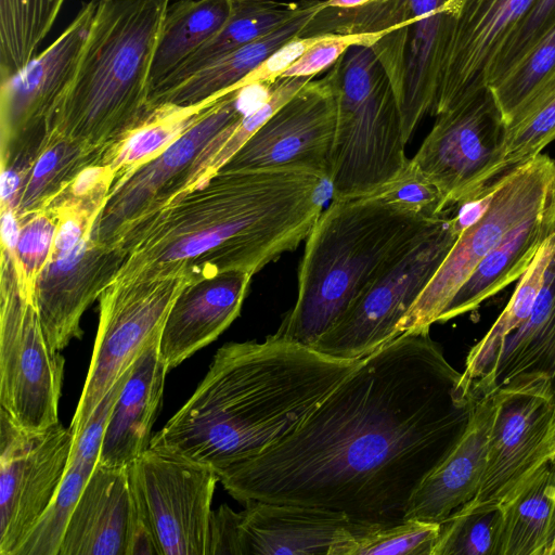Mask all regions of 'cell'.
Segmentation results:
<instances>
[{
    "label": "cell",
    "mask_w": 555,
    "mask_h": 555,
    "mask_svg": "<svg viewBox=\"0 0 555 555\" xmlns=\"http://www.w3.org/2000/svg\"><path fill=\"white\" fill-rule=\"evenodd\" d=\"M0 266V408L24 429H44L59 423L65 360L2 245Z\"/></svg>",
    "instance_id": "ba28073f"
},
{
    "label": "cell",
    "mask_w": 555,
    "mask_h": 555,
    "mask_svg": "<svg viewBox=\"0 0 555 555\" xmlns=\"http://www.w3.org/2000/svg\"><path fill=\"white\" fill-rule=\"evenodd\" d=\"M405 144L386 72L370 46L350 47L339 59L328 175L332 199L376 194L405 167Z\"/></svg>",
    "instance_id": "52a82bcc"
},
{
    "label": "cell",
    "mask_w": 555,
    "mask_h": 555,
    "mask_svg": "<svg viewBox=\"0 0 555 555\" xmlns=\"http://www.w3.org/2000/svg\"><path fill=\"white\" fill-rule=\"evenodd\" d=\"M74 439L70 426L27 430L0 408V555H15L54 501Z\"/></svg>",
    "instance_id": "9a60e30c"
},
{
    "label": "cell",
    "mask_w": 555,
    "mask_h": 555,
    "mask_svg": "<svg viewBox=\"0 0 555 555\" xmlns=\"http://www.w3.org/2000/svg\"><path fill=\"white\" fill-rule=\"evenodd\" d=\"M323 7L324 0H304L301 9L274 30L220 56L176 86L152 95V109L163 105H199L241 90L238 83L280 47L300 37Z\"/></svg>",
    "instance_id": "484cf974"
},
{
    "label": "cell",
    "mask_w": 555,
    "mask_h": 555,
    "mask_svg": "<svg viewBox=\"0 0 555 555\" xmlns=\"http://www.w3.org/2000/svg\"><path fill=\"white\" fill-rule=\"evenodd\" d=\"M143 529L156 555H210L217 472L149 448L127 466Z\"/></svg>",
    "instance_id": "8fae6325"
},
{
    "label": "cell",
    "mask_w": 555,
    "mask_h": 555,
    "mask_svg": "<svg viewBox=\"0 0 555 555\" xmlns=\"http://www.w3.org/2000/svg\"><path fill=\"white\" fill-rule=\"evenodd\" d=\"M548 223L551 229V234L555 232V188L553 192V196L551 203L548 205Z\"/></svg>",
    "instance_id": "c3c4849f"
},
{
    "label": "cell",
    "mask_w": 555,
    "mask_h": 555,
    "mask_svg": "<svg viewBox=\"0 0 555 555\" xmlns=\"http://www.w3.org/2000/svg\"><path fill=\"white\" fill-rule=\"evenodd\" d=\"M155 554L128 467L96 464L67 524L59 555Z\"/></svg>",
    "instance_id": "44dd1931"
},
{
    "label": "cell",
    "mask_w": 555,
    "mask_h": 555,
    "mask_svg": "<svg viewBox=\"0 0 555 555\" xmlns=\"http://www.w3.org/2000/svg\"><path fill=\"white\" fill-rule=\"evenodd\" d=\"M495 411V391L477 400L464 433L413 494L404 519L441 524L476 495L487 466Z\"/></svg>",
    "instance_id": "cb8c5ba5"
},
{
    "label": "cell",
    "mask_w": 555,
    "mask_h": 555,
    "mask_svg": "<svg viewBox=\"0 0 555 555\" xmlns=\"http://www.w3.org/2000/svg\"><path fill=\"white\" fill-rule=\"evenodd\" d=\"M502 529L500 504H464L440 524L433 555H499Z\"/></svg>",
    "instance_id": "74e56055"
},
{
    "label": "cell",
    "mask_w": 555,
    "mask_h": 555,
    "mask_svg": "<svg viewBox=\"0 0 555 555\" xmlns=\"http://www.w3.org/2000/svg\"><path fill=\"white\" fill-rule=\"evenodd\" d=\"M328 180L299 170H218L126 229L111 282L223 272L251 276L306 241ZM112 245V246H113Z\"/></svg>",
    "instance_id": "7a4b0ae2"
},
{
    "label": "cell",
    "mask_w": 555,
    "mask_h": 555,
    "mask_svg": "<svg viewBox=\"0 0 555 555\" xmlns=\"http://www.w3.org/2000/svg\"><path fill=\"white\" fill-rule=\"evenodd\" d=\"M325 35L296 37L287 41L249 73L238 83V89L273 83L295 61Z\"/></svg>",
    "instance_id": "bcb514c9"
},
{
    "label": "cell",
    "mask_w": 555,
    "mask_h": 555,
    "mask_svg": "<svg viewBox=\"0 0 555 555\" xmlns=\"http://www.w3.org/2000/svg\"><path fill=\"white\" fill-rule=\"evenodd\" d=\"M373 1L374 0H324V7L349 10L364 7Z\"/></svg>",
    "instance_id": "7dc6e473"
},
{
    "label": "cell",
    "mask_w": 555,
    "mask_h": 555,
    "mask_svg": "<svg viewBox=\"0 0 555 555\" xmlns=\"http://www.w3.org/2000/svg\"><path fill=\"white\" fill-rule=\"evenodd\" d=\"M383 31L373 34L335 35L326 34L310 47L280 77H311L328 69L341 55L354 44L372 47L383 36Z\"/></svg>",
    "instance_id": "f6af8a7d"
},
{
    "label": "cell",
    "mask_w": 555,
    "mask_h": 555,
    "mask_svg": "<svg viewBox=\"0 0 555 555\" xmlns=\"http://www.w3.org/2000/svg\"><path fill=\"white\" fill-rule=\"evenodd\" d=\"M505 122L487 87L436 116L411 159L442 196L446 210L466 201L502 145Z\"/></svg>",
    "instance_id": "ac0fdd59"
},
{
    "label": "cell",
    "mask_w": 555,
    "mask_h": 555,
    "mask_svg": "<svg viewBox=\"0 0 555 555\" xmlns=\"http://www.w3.org/2000/svg\"><path fill=\"white\" fill-rule=\"evenodd\" d=\"M302 4L304 0H233L231 15L220 31L192 54L150 98L183 81L220 56L274 30L292 18Z\"/></svg>",
    "instance_id": "d6a6232c"
},
{
    "label": "cell",
    "mask_w": 555,
    "mask_h": 555,
    "mask_svg": "<svg viewBox=\"0 0 555 555\" xmlns=\"http://www.w3.org/2000/svg\"><path fill=\"white\" fill-rule=\"evenodd\" d=\"M374 195L387 203L428 218L441 217L455 210V208L444 209L439 191L421 175L411 159L393 179Z\"/></svg>",
    "instance_id": "b9f144b4"
},
{
    "label": "cell",
    "mask_w": 555,
    "mask_h": 555,
    "mask_svg": "<svg viewBox=\"0 0 555 555\" xmlns=\"http://www.w3.org/2000/svg\"><path fill=\"white\" fill-rule=\"evenodd\" d=\"M533 0H461L439 69L430 115L488 87L492 67Z\"/></svg>",
    "instance_id": "d6986e66"
},
{
    "label": "cell",
    "mask_w": 555,
    "mask_h": 555,
    "mask_svg": "<svg viewBox=\"0 0 555 555\" xmlns=\"http://www.w3.org/2000/svg\"><path fill=\"white\" fill-rule=\"evenodd\" d=\"M95 466L69 460L54 501L23 541L15 555H59L69 518Z\"/></svg>",
    "instance_id": "f35d334b"
},
{
    "label": "cell",
    "mask_w": 555,
    "mask_h": 555,
    "mask_svg": "<svg viewBox=\"0 0 555 555\" xmlns=\"http://www.w3.org/2000/svg\"><path fill=\"white\" fill-rule=\"evenodd\" d=\"M547 211L548 206L512 229L479 262L437 322L478 309L486 299L518 280L551 235Z\"/></svg>",
    "instance_id": "83f0119b"
},
{
    "label": "cell",
    "mask_w": 555,
    "mask_h": 555,
    "mask_svg": "<svg viewBox=\"0 0 555 555\" xmlns=\"http://www.w3.org/2000/svg\"><path fill=\"white\" fill-rule=\"evenodd\" d=\"M218 100L185 107H155L143 124L107 149L99 164L111 168L116 179L119 178L172 144Z\"/></svg>",
    "instance_id": "e575fe53"
},
{
    "label": "cell",
    "mask_w": 555,
    "mask_h": 555,
    "mask_svg": "<svg viewBox=\"0 0 555 555\" xmlns=\"http://www.w3.org/2000/svg\"><path fill=\"white\" fill-rule=\"evenodd\" d=\"M159 338L149 344L132 363L113 404L102 440V465L126 467L150 448L168 373L159 357Z\"/></svg>",
    "instance_id": "d4e9b609"
},
{
    "label": "cell",
    "mask_w": 555,
    "mask_h": 555,
    "mask_svg": "<svg viewBox=\"0 0 555 555\" xmlns=\"http://www.w3.org/2000/svg\"><path fill=\"white\" fill-rule=\"evenodd\" d=\"M18 222V236L12 253L21 285L33 297L35 283L52 251L57 217L51 210L42 209Z\"/></svg>",
    "instance_id": "60d3db41"
},
{
    "label": "cell",
    "mask_w": 555,
    "mask_h": 555,
    "mask_svg": "<svg viewBox=\"0 0 555 555\" xmlns=\"http://www.w3.org/2000/svg\"><path fill=\"white\" fill-rule=\"evenodd\" d=\"M65 0H0V81L36 54Z\"/></svg>",
    "instance_id": "d590c367"
},
{
    "label": "cell",
    "mask_w": 555,
    "mask_h": 555,
    "mask_svg": "<svg viewBox=\"0 0 555 555\" xmlns=\"http://www.w3.org/2000/svg\"><path fill=\"white\" fill-rule=\"evenodd\" d=\"M241 511V555H340L345 544L376 525L311 506L248 501Z\"/></svg>",
    "instance_id": "7402d4cb"
},
{
    "label": "cell",
    "mask_w": 555,
    "mask_h": 555,
    "mask_svg": "<svg viewBox=\"0 0 555 555\" xmlns=\"http://www.w3.org/2000/svg\"><path fill=\"white\" fill-rule=\"evenodd\" d=\"M555 254V232L541 245L502 313L485 336L472 347L462 372L461 382L472 391L473 385L481 380L494 366L506 338L519 327L531 313L543 286L545 271Z\"/></svg>",
    "instance_id": "836d02e7"
},
{
    "label": "cell",
    "mask_w": 555,
    "mask_h": 555,
    "mask_svg": "<svg viewBox=\"0 0 555 555\" xmlns=\"http://www.w3.org/2000/svg\"><path fill=\"white\" fill-rule=\"evenodd\" d=\"M125 258L119 247L102 244L91 235L50 256L35 283L33 299L55 350L81 337L82 314L111 283Z\"/></svg>",
    "instance_id": "ffe728a7"
},
{
    "label": "cell",
    "mask_w": 555,
    "mask_h": 555,
    "mask_svg": "<svg viewBox=\"0 0 555 555\" xmlns=\"http://www.w3.org/2000/svg\"><path fill=\"white\" fill-rule=\"evenodd\" d=\"M461 377L429 330L404 332L363 358L292 434L219 480L242 503L400 522L468 424L478 399Z\"/></svg>",
    "instance_id": "6da1fadb"
},
{
    "label": "cell",
    "mask_w": 555,
    "mask_h": 555,
    "mask_svg": "<svg viewBox=\"0 0 555 555\" xmlns=\"http://www.w3.org/2000/svg\"><path fill=\"white\" fill-rule=\"evenodd\" d=\"M555 188V162L539 154L492 190L487 211L459 235L450 253L399 321L396 335L429 330L479 262L519 223L545 209Z\"/></svg>",
    "instance_id": "30bf717a"
},
{
    "label": "cell",
    "mask_w": 555,
    "mask_h": 555,
    "mask_svg": "<svg viewBox=\"0 0 555 555\" xmlns=\"http://www.w3.org/2000/svg\"><path fill=\"white\" fill-rule=\"evenodd\" d=\"M339 60L281 106L219 170H299L328 180Z\"/></svg>",
    "instance_id": "2e32d148"
},
{
    "label": "cell",
    "mask_w": 555,
    "mask_h": 555,
    "mask_svg": "<svg viewBox=\"0 0 555 555\" xmlns=\"http://www.w3.org/2000/svg\"><path fill=\"white\" fill-rule=\"evenodd\" d=\"M103 152L89 147L55 129L22 175L9 207L17 220L46 209L87 167L99 164Z\"/></svg>",
    "instance_id": "4dcf8cb0"
},
{
    "label": "cell",
    "mask_w": 555,
    "mask_h": 555,
    "mask_svg": "<svg viewBox=\"0 0 555 555\" xmlns=\"http://www.w3.org/2000/svg\"><path fill=\"white\" fill-rule=\"evenodd\" d=\"M554 140L555 72L506 125L495 160L477 181L466 201L490 193L502 179L532 160Z\"/></svg>",
    "instance_id": "1f68e13d"
},
{
    "label": "cell",
    "mask_w": 555,
    "mask_h": 555,
    "mask_svg": "<svg viewBox=\"0 0 555 555\" xmlns=\"http://www.w3.org/2000/svg\"><path fill=\"white\" fill-rule=\"evenodd\" d=\"M189 274L111 282L101 293L99 327L70 427L78 436L96 405L145 347L160 337Z\"/></svg>",
    "instance_id": "7c38bea8"
},
{
    "label": "cell",
    "mask_w": 555,
    "mask_h": 555,
    "mask_svg": "<svg viewBox=\"0 0 555 555\" xmlns=\"http://www.w3.org/2000/svg\"><path fill=\"white\" fill-rule=\"evenodd\" d=\"M170 0H100L53 129L105 152L143 124Z\"/></svg>",
    "instance_id": "5b68a950"
},
{
    "label": "cell",
    "mask_w": 555,
    "mask_h": 555,
    "mask_svg": "<svg viewBox=\"0 0 555 555\" xmlns=\"http://www.w3.org/2000/svg\"><path fill=\"white\" fill-rule=\"evenodd\" d=\"M555 21V0H533L499 54L488 85L507 70Z\"/></svg>",
    "instance_id": "ee69618b"
},
{
    "label": "cell",
    "mask_w": 555,
    "mask_h": 555,
    "mask_svg": "<svg viewBox=\"0 0 555 555\" xmlns=\"http://www.w3.org/2000/svg\"><path fill=\"white\" fill-rule=\"evenodd\" d=\"M487 466L472 506L500 504L555 457V390L543 374L519 376L495 390Z\"/></svg>",
    "instance_id": "5bb4252c"
},
{
    "label": "cell",
    "mask_w": 555,
    "mask_h": 555,
    "mask_svg": "<svg viewBox=\"0 0 555 555\" xmlns=\"http://www.w3.org/2000/svg\"><path fill=\"white\" fill-rule=\"evenodd\" d=\"M441 217H424L376 195L332 199L305 241L297 298L274 334L312 347L380 271Z\"/></svg>",
    "instance_id": "277c9868"
},
{
    "label": "cell",
    "mask_w": 555,
    "mask_h": 555,
    "mask_svg": "<svg viewBox=\"0 0 555 555\" xmlns=\"http://www.w3.org/2000/svg\"><path fill=\"white\" fill-rule=\"evenodd\" d=\"M243 91L219 99L163 152L117 178L93 224L91 238L112 246L131 224L165 205L178 180L206 146L244 116Z\"/></svg>",
    "instance_id": "e0dca14e"
},
{
    "label": "cell",
    "mask_w": 555,
    "mask_h": 555,
    "mask_svg": "<svg viewBox=\"0 0 555 555\" xmlns=\"http://www.w3.org/2000/svg\"><path fill=\"white\" fill-rule=\"evenodd\" d=\"M115 180V172L107 166L91 165L82 170L47 208L75 210L96 220Z\"/></svg>",
    "instance_id": "7bdbcfd3"
},
{
    "label": "cell",
    "mask_w": 555,
    "mask_h": 555,
    "mask_svg": "<svg viewBox=\"0 0 555 555\" xmlns=\"http://www.w3.org/2000/svg\"><path fill=\"white\" fill-rule=\"evenodd\" d=\"M362 360L330 357L275 334L224 344L150 447L218 473L292 434Z\"/></svg>",
    "instance_id": "3957f363"
},
{
    "label": "cell",
    "mask_w": 555,
    "mask_h": 555,
    "mask_svg": "<svg viewBox=\"0 0 555 555\" xmlns=\"http://www.w3.org/2000/svg\"><path fill=\"white\" fill-rule=\"evenodd\" d=\"M251 275L223 272L196 278L175 300L159 338L167 371L216 340L238 317Z\"/></svg>",
    "instance_id": "603a6c76"
},
{
    "label": "cell",
    "mask_w": 555,
    "mask_h": 555,
    "mask_svg": "<svg viewBox=\"0 0 555 555\" xmlns=\"http://www.w3.org/2000/svg\"><path fill=\"white\" fill-rule=\"evenodd\" d=\"M530 374L546 375L555 390V254L531 313L506 338L494 366L472 392L479 399Z\"/></svg>",
    "instance_id": "4316f807"
},
{
    "label": "cell",
    "mask_w": 555,
    "mask_h": 555,
    "mask_svg": "<svg viewBox=\"0 0 555 555\" xmlns=\"http://www.w3.org/2000/svg\"><path fill=\"white\" fill-rule=\"evenodd\" d=\"M550 555H555V541L553 543V546H552V550H551V554Z\"/></svg>",
    "instance_id": "681fc988"
},
{
    "label": "cell",
    "mask_w": 555,
    "mask_h": 555,
    "mask_svg": "<svg viewBox=\"0 0 555 555\" xmlns=\"http://www.w3.org/2000/svg\"><path fill=\"white\" fill-rule=\"evenodd\" d=\"M439 532V522L420 519L376 525L349 540L340 555H433Z\"/></svg>",
    "instance_id": "ab89813d"
},
{
    "label": "cell",
    "mask_w": 555,
    "mask_h": 555,
    "mask_svg": "<svg viewBox=\"0 0 555 555\" xmlns=\"http://www.w3.org/2000/svg\"><path fill=\"white\" fill-rule=\"evenodd\" d=\"M99 1L83 2L65 30L43 52L0 81L1 164H30L53 130Z\"/></svg>",
    "instance_id": "4fadbf2b"
},
{
    "label": "cell",
    "mask_w": 555,
    "mask_h": 555,
    "mask_svg": "<svg viewBox=\"0 0 555 555\" xmlns=\"http://www.w3.org/2000/svg\"><path fill=\"white\" fill-rule=\"evenodd\" d=\"M555 72V21L500 77L488 85L505 127Z\"/></svg>",
    "instance_id": "8d00e7d4"
},
{
    "label": "cell",
    "mask_w": 555,
    "mask_h": 555,
    "mask_svg": "<svg viewBox=\"0 0 555 555\" xmlns=\"http://www.w3.org/2000/svg\"><path fill=\"white\" fill-rule=\"evenodd\" d=\"M452 214L414 240L312 346L340 359H362L396 338V326L433 279L455 241Z\"/></svg>",
    "instance_id": "9c48e42d"
},
{
    "label": "cell",
    "mask_w": 555,
    "mask_h": 555,
    "mask_svg": "<svg viewBox=\"0 0 555 555\" xmlns=\"http://www.w3.org/2000/svg\"><path fill=\"white\" fill-rule=\"evenodd\" d=\"M461 0H374L357 9L323 7L300 37L383 36L371 48L395 92L408 143L435 104L444 46Z\"/></svg>",
    "instance_id": "8992f818"
},
{
    "label": "cell",
    "mask_w": 555,
    "mask_h": 555,
    "mask_svg": "<svg viewBox=\"0 0 555 555\" xmlns=\"http://www.w3.org/2000/svg\"><path fill=\"white\" fill-rule=\"evenodd\" d=\"M499 555H550L555 541V457L500 503Z\"/></svg>",
    "instance_id": "f1b7e54d"
},
{
    "label": "cell",
    "mask_w": 555,
    "mask_h": 555,
    "mask_svg": "<svg viewBox=\"0 0 555 555\" xmlns=\"http://www.w3.org/2000/svg\"><path fill=\"white\" fill-rule=\"evenodd\" d=\"M233 0H178L169 4L156 44L150 95L229 20Z\"/></svg>",
    "instance_id": "f546056e"
}]
</instances>
